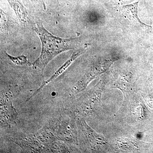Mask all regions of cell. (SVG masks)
Listing matches in <instances>:
<instances>
[{
	"mask_svg": "<svg viewBox=\"0 0 153 153\" xmlns=\"http://www.w3.org/2000/svg\"><path fill=\"white\" fill-rule=\"evenodd\" d=\"M14 10L21 24L24 26L29 24L30 19L27 10L19 0H7Z\"/></svg>",
	"mask_w": 153,
	"mask_h": 153,
	"instance_id": "9c48e42d",
	"label": "cell"
},
{
	"mask_svg": "<svg viewBox=\"0 0 153 153\" xmlns=\"http://www.w3.org/2000/svg\"><path fill=\"white\" fill-rule=\"evenodd\" d=\"M1 30H5L7 28L8 25V19L7 18L5 13L1 9Z\"/></svg>",
	"mask_w": 153,
	"mask_h": 153,
	"instance_id": "9a60e30c",
	"label": "cell"
},
{
	"mask_svg": "<svg viewBox=\"0 0 153 153\" xmlns=\"http://www.w3.org/2000/svg\"><path fill=\"white\" fill-rule=\"evenodd\" d=\"M7 56L10 60L14 64L18 66H30L32 63L28 60L27 57L25 55H22L18 57H14L7 53Z\"/></svg>",
	"mask_w": 153,
	"mask_h": 153,
	"instance_id": "5bb4252c",
	"label": "cell"
},
{
	"mask_svg": "<svg viewBox=\"0 0 153 153\" xmlns=\"http://www.w3.org/2000/svg\"><path fill=\"white\" fill-rule=\"evenodd\" d=\"M35 134L42 144L48 149L50 153L49 147L53 142L57 139L51 129L48 126L46 125Z\"/></svg>",
	"mask_w": 153,
	"mask_h": 153,
	"instance_id": "30bf717a",
	"label": "cell"
},
{
	"mask_svg": "<svg viewBox=\"0 0 153 153\" xmlns=\"http://www.w3.org/2000/svg\"><path fill=\"white\" fill-rule=\"evenodd\" d=\"M76 123L79 130L85 137V143L88 145L92 150H95L99 145L105 144L104 138L89 127L84 119L78 117Z\"/></svg>",
	"mask_w": 153,
	"mask_h": 153,
	"instance_id": "5b68a950",
	"label": "cell"
},
{
	"mask_svg": "<svg viewBox=\"0 0 153 153\" xmlns=\"http://www.w3.org/2000/svg\"><path fill=\"white\" fill-rule=\"evenodd\" d=\"M103 85L101 82L85 92L79 99L78 108L83 114L89 115L94 113L100 101Z\"/></svg>",
	"mask_w": 153,
	"mask_h": 153,
	"instance_id": "277c9868",
	"label": "cell"
},
{
	"mask_svg": "<svg viewBox=\"0 0 153 153\" xmlns=\"http://www.w3.org/2000/svg\"><path fill=\"white\" fill-rule=\"evenodd\" d=\"M8 138L26 152L49 153L48 149L42 144L35 133L15 132L9 134Z\"/></svg>",
	"mask_w": 153,
	"mask_h": 153,
	"instance_id": "3957f363",
	"label": "cell"
},
{
	"mask_svg": "<svg viewBox=\"0 0 153 153\" xmlns=\"http://www.w3.org/2000/svg\"><path fill=\"white\" fill-rule=\"evenodd\" d=\"M84 51H85V49H83V48L77 49V50L74 51V52L72 53L70 58L68 60H67V61L62 66H60V68H58L57 71H55V73L52 74L50 78L47 79L46 81H44V82H43V83L41 84V86L38 88V89L34 92V93L30 96V97H28L26 101H29L30 99L33 98L35 96L37 95L39 92H40L41 90L44 88L45 85L49 84V82H52L54 79L57 78L58 76H60L61 74H63V72L66 71V69L68 68V67L71 65V63H73L74 60H76L77 57H79V55H82Z\"/></svg>",
	"mask_w": 153,
	"mask_h": 153,
	"instance_id": "ba28073f",
	"label": "cell"
},
{
	"mask_svg": "<svg viewBox=\"0 0 153 153\" xmlns=\"http://www.w3.org/2000/svg\"><path fill=\"white\" fill-rule=\"evenodd\" d=\"M75 115L66 109L49 121L47 126L57 139L69 145L78 144Z\"/></svg>",
	"mask_w": 153,
	"mask_h": 153,
	"instance_id": "7a4b0ae2",
	"label": "cell"
},
{
	"mask_svg": "<svg viewBox=\"0 0 153 153\" xmlns=\"http://www.w3.org/2000/svg\"><path fill=\"white\" fill-rule=\"evenodd\" d=\"M69 144L56 139L49 147L50 153H71V149Z\"/></svg>",
	"mask_w": 153,
	"mask_h": 153,
	"instance_id": "8fae6325",
	"label": "cell"
},
{
	"mask_svg": "<svg viewBox=\"0 0 153 153\" xmlns=\"http://www.w3.org/2000/svg\"><path fill=\"white\" fill-rule=\"evenodd\" d=\"M140 1V0H139L137 1L134 3L133 4L124 6L123 8L129 14H131V16L141 26H142V25L145 26L146 25L143 23L142 22H141V21L139 19L138 17V7L139 3Z\"/></svg>",
	"mask_w": 153,
	"mask_h": 153,
	"instance_id": "4fadbf2b",
	"label": "cell"
},
{
	"mask_svg": "<svg viewBox=\"0 0 153 153\" xmlns=\"http://www.w3.org/2000/svg\"><path fill=\"white\" fill-rule=\"evenodd\" d=\"M117 145L121 149L123 150H133L139 147V142L132 139H119L117 141Z\"/></svg>",
	"mask_w": 153,
	"mask_h": 153,
	"instance_id": "7c38bea8",
	"label": "cell"
},
{
	"mask_svg": "<svg viewBox=\"0 0 153 153\" xmlns=\"http://www.w3.org/2000/svg\"><path fill=\"white\" fill-rule=\"evenodd\" d=\"M0 103L1 126H10L16 123L19 114L12 101L0 102Z\"/></svg>",
	"mask_w": 153,
	"mask_h": 153,
	"instance_id": "52a82bcc",
	"label": "cell"
},
{
	"mask_svg": "<svg viewBox=\"0 0 153 153\" xmlns=\"http://www.w3.org/2000/svg\"><path fill=\"white\" fill-rule=\"evenodd\" d=\"M104 67L99 63L95 62L91 65L85 74L76 82L71 89L72 93L77 94L84 90L88 84L97 76L104 71Z\"/></svg>",
	"mask_w": 153,
	"mask_h": 153,
	"instance_id": "8992f818",
	"label": "cell"
},
{
	"mask_svg": "<svg viewBox=\"0 0 153 153\" xmlns=\"http://www.w3.org/2000/svg\"><path fill=\"white\" fill-rule=\"evenodd\" d=\"M30 1H32V2L36 3V4H40L41 6H43L44 10L46 9V5H45V4H44V3L42 0H30Z\"/></svg>",
	"mask_w": 153,
	"mask_h": 153,
	"instance_id": "e0dca14e",
	"label": "cell"
},
{
	"mask_svg": "<svg viewBox=\"0 0 153 153\" xmlns=\"http://www.w3.org/2000/svg\"><path fill=\"white\" fill-rule=\"evenodd\" d=\"M146 100L148 105L152 108H153V98L151 97H149L146 98Z\"/></svg>",
	"mask_w": 153,
	"mask_h": 153,
	"instance_id": "2e32d148",
	"label": "cell"
},
{
	"mask_svg": "<svg viewBox=\"0 0 153 153\" xmlns=\"http://www.w3.org/2000/svg\"><path fill=\"white\" fill-rule=\"evenodd\" d=\"M33 30L41 40L42 50L40 56L32 65L34 69L42 74L48 63L56 56L63 52L74 49L76 39L63 38L54 36L41 23H37Z\"/></svg>",
	"mask_w": 153,
	"mask_h": 153,
	"instance_id": "6da1fadb",
	"label": "cell"
}]
</instances>
